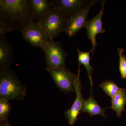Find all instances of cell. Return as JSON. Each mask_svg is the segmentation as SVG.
Listing matches in <instances>:
<instances>
[{
  "instance_id": "cell-9",
  "label": "cell",
  "mask_w": 126,
  "mask_h": 126,
  "mask_svg": "<svg viewBox=\"0 0 126 126\" xmlns=\"http://www.w3.org/2000/svg\"><path fill=\"white\" fill-rule=\"evenodd\" d=\"M89 0H52V9L68 17L86 7Z\"/></svg>"
},
{
  "instance_id": "cell-3",
  "label": "cell",
  "mask_w": 126,
  "mask_h": 126,
  "mask_svg": "<svg viewBox=\"0 0 126 126\" xmlns=\"http://www.w3.org/2000/svg\"><path fill=\"white\" fill-rule=\"evenodd\" d=\"M57 87L67 93L75 92L74 83L78 75L72 73L65 66L53 68H46Z\"/></svg>"
},
{
  "instance_id": "cell-13",
  "label": "cell",
  "mask_w": 126,
  "mask_h": 126,
  "mask_svg": "<svg viewBox=\"0 0 126 126\" xmlns=\"http://www.w3.org/2000/svg\"><path fill=\"white\" fill-rule=\"evenodd\" d=\"M92 92L91 91L90 97L84 100L82 109L80 113L87 112L91 117L99 115L106 118L107 117L105 114L106 109L101 108L97 102L94 99Z\"/></svg>"
},
{
  "instance_id": "cell-11",
  "label": "cell",
  "mask_w": 126,
  "mask_h": 126,
  "mask_svg": "<svg viewBox=\"0 0 126 126\" xmlns=\"http://www.w3.org/2000/svg\"><path fill=\"white\" fill-rule=\"evenodd\" d=\"M34 22L39 23L52 10L51 0H30Z\"/></svg>"
},
{
  "instance_id": "cell-10",
  "label": "cell",
  "mask_w": 126,
  "mask_h": 126,
  "mask_svg": "<svg viewBox=\"0 0 126 126\" xmlns=\"http://www.w3.org/2000/svg\"><path fill=\"white\" fill-rule=\"evenodd\" d=\"M80 66L79 65L78 74L74 83L75 92L77 94L76 99L70 109L66 110L65 112V117L68 119V123L72 125L78 120V116L82 109L84 101L81 93V84L79 78Z\"/></svg>"
},
{
  "instance_id": "cell-5",
  "label": "cell",
  "mask_w": 126,
  "mask_h": 126,
  "mask_svg": "<svg viewBox=\"0 0 126 126\" xmlns=\"http://www.w3.org/2000/svg\"><path fill=\"white\" fill-rule=\"evenodd\" d=\"M43 50L45 54L46 68L65 66L67 53L63 49L60 42H55L53 38H49Z\"/></svg>"
},
{
  "instance_id": "cell-17",
  "label": "cell",
  "mask_w": 126,
  "mask_h": 126,
  "mask_svg": "<svg viewBox=\"0 0 126 126\" xmlns=\"http://www.w3.org/2000/svg\"><path fill=\"white\" fill-rule=\"evenodd\" d=\"M11 110V106L9 101L0 98V121L8 120V116Z\"/></svg>"
},
{
  "instance_id": "cell-18",
  "label": "cell",
  "mask_w": 126,
  "mask_h": 126,
  "mask_svg": "<svg viewBox=\"0 0 126 126\" xmlns=\"http://www.w3.org/2000/svg\"><path fill=\"white\" fill-rule=\"evenodd\" d=\"M119 56V70L121 77L123 79H126V61L124 54V50L122 48L118 49Z\"/></svg>"
},
{
  "instance_id": "cell-14",
  "label": "cell",
  "mask_w": 126,
  "mask_h": 126,
  "mask_svg": "<svg viewBox=\"0 0 126 126\" xmlns=\"http://www.w3.org/2000/svg\"><path fill=\"white\" fill-rule=\"evenodd\" d=\"M111 108L116 112L118 117H121L122 113L125 110V106L126 104V89L124 88L121 89L117 94L111 98Z\"/></svg>"
},
{
  "instance_id": "cell-8",
  "label": "cell",
  "mask_w": 126,
  "mask_h": 126,
  "mask_svg": "<svg viewBox=\"0 0 126 126\" xmlns=\"http://www.w3.org/2000/svg\"><path fill=\"white\" fill-rule=\"evenodd\" d=\"M106 0H102V7L99 13L92 19L87 21L84 27L87 31L88 38L92 43V48L91 52L93 55H94L95 49L97 45L96 40V36L99 33H104L106 30L103 29V16L104 11V4Z\"/></svg>"
},
{
  "instance_id": "cell-19",
  "label": "cell",
  "mask_w": 126,
  "mask_h": 126,
  "mask_svg": "<svg viewBox=\"0 0 126 126\" xmlns=\"http://www.w3.org/2000/svg\"><path fill=\"white\" fill-rule=\"evenodd\" d=\"M10 32L11 31L8 29L0 25V36H4L5 34Z\"/></svg>"
},
{
  "instance_id": "cell-2",
  "label": "cell",
  "mask_w": 126,
  "mask_h": 126,
  "mask_svg": "<svg viewBox=\"0 0 126 126\" xmlns=\"http://www.w3.org/2000/svg\"><path fill=\"white\" fill-rule=\"evenodd\" d=\"M27 94L26 87L14 71L9 68L0 67V98L21 101Z\"/></svg>"
},
{
  "instance_id": "cell-7",
  "label": "cell",
  "mask_w": 126,
  "mask_h": 126,
  "mask_svg": "<svg viewBox=\"0 0 126 126\" xmlns=\"http://www.w3.org/2000/svg\"><path fill=\"white\" fill-rule=\"evenodd\" d=\"M98 1L97 0H91L86 7L68 17L64 31L68 36H74L83 27H84L90 8Z\"/></svg>"
},
{
  "instance_id": "cell-6",
  "label": "cell",
  "mask_w": 126,
  "mask_h": 126,
  "mask_svg": "<svg viewBox=\"0 0 126 126\" xmlns=\"http://www.w3.org/2000/svg\"><path fill=\"white\" fill-rule=\"evenodd\" d=\"M23 38L32 46L43 50L47 45L49 37L39 23L33 21L21 32Z\"/></svg>"
},
{
  "instance_id": "cell-1",
  "label": "cell",
  "mask_w": 126,
  "mask_h": 126,
  "mask_svg": "<svg viewBox=\"0 0 126 126\" xmlns=\"http://www.w3.org/2000/svg\"><path fill=\"white\" fill-rule=\"evenodd\" d=\"M33 21L30 0H0V25L21 32Z\"/></svg>"
},
{
  "instance_id": "cell-20",
  "label": "cell",
  "mask_w": 126,
  "mask_h": 126,
  "mask_svg": "<svg viewBox=\"0 0 126 126\" xmlns=\"http://www.w3.org/2000/svg\"><path fill=\"white\" fill-rule=\"evenodd\" d=\"M0 126H11L8 122V120H7L5 121L0 122Z\"/></svg>"
},
{
  "instance_id": "cell-15",
  "label": "cell",
  "mask_w": 126,
  "mask_h": 126,
  "mask_svg": "<svg viewBox=\"0 0 126 126\" xmlns=\"http://www.w3.org/2000/svg\"><path fill=\"white\" fill-rule=\"evenodd\" d=\"M78 53V61L79 64H82L84 65L87 72L88 75L90 79L91 85L93 84L92 74L94 70L93 68L90 65V54L91 50L89 52H83L80 51L79 49L77 50Z\"/></svg>"
},
{
  "instance_id": "cell-12",
  "label": "cell",
  "mask_w": 126,
  "mask_h": 126,
  "mask_svg": "<svg viewBox=\"0 0 126 126\" xmlns=\"http://www.w3.org/2000/svg\"><path fill=\"white\" fill-rule=\"evenodd\" d=\"M14 59L12 46L4 36H0V67L10 68Z\"/></svg>"
},
{
  "instance_id": "cell-21",
  "label": "cell",
  "mask_w": 126,
  "mask_h": 126,
  "mask_svg": "<svg viewBox=\"0 0 126 126\" xmlns=\"http://www.w3.org/2000/svg\"><path fill=\"white\" fill-rule=\"evenodd\" d=\"M125 59H126V56H125Z\"/></svg>"
},
{
  "instance_id": "cell-4",
  "label": "cell",
  "mask_w": 126,
  "mask_h": 126,
  "mask_svg": "<svg viewBox=\"0 0 126 126\" xmlns=\"http://www.w3.org/2000/svg\"><path fill=\"white\" fill-rule=\"evenodd\" d=\"M68 18L52 9V11L38 23L45 30L49 38L54 39L64 31Z\"/></svg>"
},
{
  "instance_id": "cell-16",
  "label": "cell",
  "mask_w": 126,
  "mask_h": 126,
  "mask_svg": "<svg viewBox=\"0 0 126 126\" xmlns=\"http://www.w3.org/2000/svg\"><path fill=\"white\" fill-rule=\"evenodd\" d=\"M100 87L104 92L111 98L117 94L121 89L117 84L111 80L103 81L100 84Z\"/></svg>"
}]
</instances>
